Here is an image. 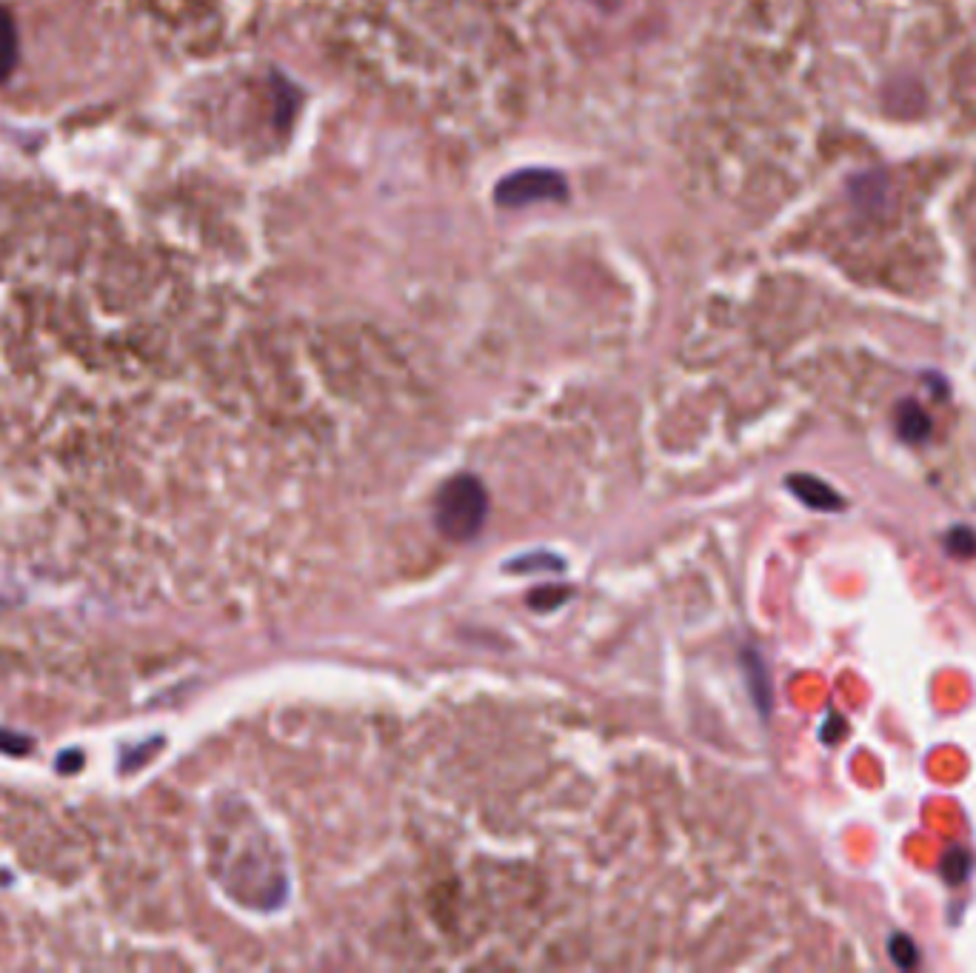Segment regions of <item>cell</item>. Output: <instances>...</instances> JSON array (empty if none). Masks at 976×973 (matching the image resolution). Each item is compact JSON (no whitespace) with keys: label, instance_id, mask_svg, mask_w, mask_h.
Segmentation results:
<instances>
[{"label":"cell","instance_id":"cell-1","mask_svg":"<svg viewBox=\"0 0 976 973\" xmlns=\"http://www.w3.org/2000/svg\"><path fill=\"white\" fill-rule=\"evenodd\" d=\"M488 494L483 483L471 474H457L446 480L434 497V523L449 540H471L486 526Z\"/></svg>","mask_w":976,"mask_h":973},{"label":"cell","instance_id":"cell-8","mask_svg":"<svg viewBox=\"0 0 976 973\" xmlns=\"http://www.w3.org/2000/svg\"><path fill=\"white\" fill-rule=\"evenodd\" d=\"M571 597V591H554V588H543V591H537L534 597H531V605L537 608V611H551V608H557V605L563 603V600H568Z\"/></svg>","mask_w":976,"mask_h":973},{"label":"cell","instance_id":"cell-6","mask_svg":"<svg viewBox=\"0 0 976 973\" xmlns=\"http://www.w3.org/2000/svg\"><path fill=\"white\" fill-rule=\"evenodd\" d=\"M888 956L894 959V965L902 968V971H911L919 965V948L917 942L911 939L908 934H891L888 939Z\"/></svg>","mask_w":976,"mask_h":973},{"label":"cell","instance_id":"cell-3","mask_svg":"<svg viewBox=\"0 0 976 973\" xmlns=\"http://www.w3.org/2000/svg\"><path fill=\"white\" fill-rule=\"evenodd\" d=\"M894 426H897L899 437H902L905 443H911V446H922V443H928L931 429H934L928 411L922 409L919 403H914V400H902V403H899L897 411H894Z\"/></svg>","mask_w":976,"mask_h":973},{"label":"cell","instance_id":"cell-2","mask_svg":"<svg viewBox=\"0 0 976 973\" xmlns=\"http://www.w3.org/2000/svg\"><path fill=\"white\" fill-rule=\"evenodd\" d=\"M785 486L791 488V494L800 503L814 508V511H828L831 514V511H842L845 508V500H842L840 491H834L825 480L814 477V474H791Z\"/></svg>","mask_w":976,"mask_h":973},{"label":"cell","instance_id":"cell-4","mask_svg":"<svg viewBox=\"0 0 976 973\" xmlns=\"http://www.w3.org/2000/svg\"><path fill=\"white\" fill-rule=\"evenodd\" d=\"M18 63V26L12 15L0 6V80L12 75Z\"/></svg>","mask_w":976,"mask_h":973},{"label":"cell","instance_id":"cell-7","mask_svg":"<svg viewBox=\"0 0 976 973\" xmlns=\"http://www.w3.org/2000/svg\"><path fill=\"white\" fill-rule=\"evenodd\" d=\"M945 548L957 560H974L976 557V531L971 526H954L945 534Z\"/></svg>","mask_w":976,"mask_h":973},{"label":"cell","instance_id":"cell-5","mask_svg":"<svg viewBox=\"0 0 976 973\" xmlns=\"http://www.w3.org/2000/svg\"><path fill=\"white\" fill-rule=\"evenodd\" d=\"M939 874H942V879H945L948 885H962V882H968V876L974 874V859H971L968 851L954 848V851H948L945 859H942Z\"/></svg>","mask_w":976,"mask_h":973}]
</instances>
